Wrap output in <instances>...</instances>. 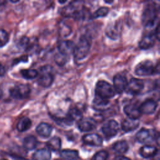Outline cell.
<instances>
[{"label": "cell", "mask_w": 160, "mask_h": 160, "mask_svg": "<svg viewBox=\"0 0 160 160\" xmlns=\"http://www.w3.org/2000/svg\"><path fill=\"white\" fill-rule=\"evenodd\" d=\"M91 46V40L86 35H82L76 45H75L73 55L76 61H81L86 58L89 53Z\"/></svg>", "instance_id": "obj_1"}, {"label": "cell", "mask_w": 160, "mask_h": 160, "mask_svg": "<svg viewBox=\"0 0 160 160\" xmlns=\"http://www.w3.org/2000/svg\"><path fill=\"white\" fill-rule=\"evenodd\" d=\"M54 78V69L52 66L45 65L41 67L39 72H38V83L39 85L44 88H48L52 84Z\"/></svg>", "instance_id": "obj_2"}, {"label": "cell", "mask_w": 160, "mask_h": 160, "mask_svg": "<svg viewBox=\"0 0 160 160\" xmlns=\"http://www.w3.org/2000/svg\"><path fill=\"white\" fill-rule=\"evenodd\" d=\"M95 93L96 96L108 100L115 96L116 91L111 84L107 81L100 80L96 83Z\"/></svg>", "instance_id": "obj_3"}, {"label": "cell", "mask_w": 160, "mask_h": 160, "mask_svg": "<svg viewBox=\"0 0 160 160\" xmlns=\"http://www.w3.org/2000/svg\"><path fill=\"white\" fill-rule=\"evenodd\" d=\"M134 72L139 76H148L159 72L153 62L149 60H146L139 63L135 68Z\"/></svg>", "instance_id": "obj_4"}, {"label": "cell", "mask_w": 160, "mask_h": 160, "mask_svg": "<svg viewBox=\"0 0 160 160\" xmlns=\"http://www.w3.org/2000/svg\"><path fill=\"white\" fill-rule=\"evenodd\" d=\"M158 18V9L154 5H148L142 13V21L145 27H151Z\"/></svg>", "instance_id": "obj_5"}, {"label": "cell", "mask_w": 160, "mask_h": 160, "mask_svg": "<svg viewBox=\"0 0 160 160\" xmlns=\"http://www.w3.org/2000/svg\"><path fill=\"white\" fill-rule=\"evenodd\" d=\"M31 92V88L28 84L16 85L9 90L11 97L16 99H22L29 96Z\"/></svg>", "instance_id": "obj_6"}, {"label": "cell", "mask_w": 160, "mask_h": 160, "mask_svg": "<svg viewBox=\"0 0 160 160\" xmlns=\"http://www.w3.org/2000/svg\"><path fill=\"white\" fill-rule=\"evenodd\" d=\"M62 14L66 17H71L76 19H79L84 17V11L82 9H79L78 6L75 4V2H73L64 8Z\"/></svg>", "instance_id": "obj_7"}, {"label": "cell", "mask_w": 160, "mask_h": 160, "mask_svg": "<svg viewBox=\"0 0 160 160\" xmlns=\"http://www.w3.org/2000/svg\"><path fill=\"white\" fill-rule=\"evenodd\" d=\"M102 132L106 138H111L115 136L119 129L118 122L114 120L111 119L106 121L102 126Z\"/></svg>", "instance_id": "obj_8"}, {"label": "cell", "mask_w": 160, "mask_h": 160, "mask_svg": "<svg viewBox=\"0 0 160 160\" xmlns=\"http://www.w3.org/2000/svg\"><path fill=\"white\" fill-rule=\"evenodd\" d=\"M144 87V84L142 79L132 78L129 82H128L125 91L127 93L131 95H137L140 93Z\"/></svg>", "instance_id": "obj_9"}, {"label": "cell", "mask_w": 160, "mask_h": 160, "mask_svg": "<svg viewBox=\"0 0 160 160\" xmlns=\"http://www.w3.org/2000/svg\"><path fill=\"white\" fill-rule=\"evenodd\" d=\"M75 44L71 40H61L58 44L59 53L68 56L73 53Z\"/></svg>", "instance_id": "obj_10"}, {"label": "cell", "mask_w": 160, "mask_h": 160, "mask_svg": "<svg viewBox=\"0 0 160 160\" xmlns=\"http://www.w3.org/2000/svg\"><path fill=\"white\" fill-rule=\"evenodd\" d=\"M128 84L127 78L122 74H117L113 78V88L118 93H122L126 90Z\"/></svg>", "instance_id": "obj_11"}, {"label": "cell", "mask_w": 160, "mask_h": 160, "mask_svg": "<svg viewBox=\"0 0 160 160\" xmlns=\"http://www.w3.org/2000/svg\"><path fill=\"white\" fill-rule=\"evenodd\" d=\"M78 127L82 132H88L96 127V123L95 120L91 118H82L78 121Z\"/></svg>", "instance_id": "obj_12"}, {"label": "cell", "mask_w": 160, "mask_h": 160, "mask_svg": "<svg viewBox=\"0 0 160 160\" xmlns=\"http://www.w3.org/2000/svg\"><path fill=\"white\" fill-rule=\"evenodd\" d=\"M154 133L150 129L142 128L136 134V139L141 143L150 142L155 139Z\"/></svg>", "instance_id": "obj_13"}, {"label": "cell", "mask_w": 160, "mask_h": 160, "mask_svg": "<svg viewBox=\"0 0 160 160\" xmlns=\"http://www.w3.org/2000/svg\"><path fill=\"white\" fill-rule=\"evenodd\" d=\"M157 106L158 104L155 101L152 99H147L140 105L139 108L141 114H151L156 111Z\"/></svg>", "instance_id": "obj_14"}, {"label": "cell", "mask_w": 160, "mask_h": 160, "mask_svg": "<svg viewBox=\"0 0 160 160\" xmlns=\"http://www.w3.org/2000/svg\"><path fill=\"white\" fill-rule=\"evenodd\" d=\"M156 36L153 33L146 34L142 36L139 42V47L143 50H147L151 48L155 43Z\"/></svg>", "instance_id": "obj_15"}, {"label": "cell", "mask_w": 160, "mask_h": 160, "mask_svg": "<svg viewBox=\"0 0 160 160\" xmlns=\"http://www.w3.org/2000/svg\"><path fill=\"white\" fill-rule=\"evenodd\" d=\"M82 141L84 143L93 146H100L102 144L101 136L96 133L85 134L82 137Z\"/></svg>", "instance_id": "obj_16"}, {"label": "cell", "mask_w": 160, "mask_h": 160, "mask_svg": "<svg viewBox=\"0 0 160 160\" xmlns=\"http://www.w3.org/2000/svg\"><path fill=\"white\" fill-rule=\"evenodd\" d=\"M124 112L128 118L133 119H139L141 116L139 107L134 104H128L124 107Z\"/></svg>", "instance_id": "obj_17"}, {"label": "cell", "mask_w": 160, "mask_h": 160, "mask_svg": "<svg viewBox=\"0 0 160 160\" xmlns=\"http://www.w3.org/2000/svg\"><path fill=\"white\" fill-rule=\"evenodd\" d=\"M139 119H133L130 118H126L121 122V128L126 132H131L139 127Z\"/></svg>", "instance_id": "obj_18"}, {"label": "cell", "mask_w": 160, "mask_h": 160, "mask_svg": "<svg viewBox=\"0 0 160 160\" xmlns=\"http://www.w3.org/2000/svg\"><path fill=\"white\" fill-rule=\"evenodd\" d=\"M52 126L46 122H41L38 124L36 129V131L38 135L44 138L49 137L52 132Z\"/></svg>", "instance_id": "obj_19"}, {"label": "cell", "mask_w": 160, "mask_h": 160, "mask_svg": "<svg viewBox=\"0 0 160 160\" xmlns=\"http://www.w3.org/2000/svg\"><path fill=\"white\" fill-rule=\"evenodd\" d=\"M158 152V149L156 146L152 145H144L139 150L140 155L144 158L153 157Z\"/></svg>", "instance_id": "obj_20"}, {"label": "cell", "mask_w": 160, "mask_h": 160, "mask_svg": "<svg viewBox=\"0 0 160 160\" xmlns=\"http://www.w3.org/2000/svg\"><path fill=\"white\" fill-rule=\"evenodd\" d=\"M33 160H50L51 151L48 148H42L36 151L32 154Z\"/></svg>", "instance_id": "obj_21"}, {"label": "cell", "mask_w": 160, "mask_h": 160, "mask_svg": "<svg viewBox=\"0 0 160 160\" xmlns=\"http://www.w3.org/2000/svg\"><path fill=\"white\" fill-rule=\"evenodd\" d=\"M23 146L24 148L29 151L35 149L38 144V139H36V137L32 135H29L26 136L24 139H23Z\"/></svg>", "instance_id": "obj_22"}, {"label": "cell", "mask_w": 160, "mask_h": 160, "mask_svg": "<svg viewBox=\"0 0 160 160\" xmlns=\"http://www.w3.org/2000/svg\"><path fill=\"white\" fill-rule=\"evenodd\" d=\"M120 32V26L117 22L113 24H109L106 31V33L110 38L115 39H116Z\"/></svg>", "instance_id": "obj_23"}, {"label": "cell", "mask_w": 160, "mask_h": 160, "mask_svg": "<svg viewBox=\"0 0 160 160\" xmlns=\"http://www.w3.org/2000/svg\"><path fill=\"white\" fill-rule=\"evenodd\" d=\"M60 156L63 160H76L79 157V153L76 150L68 149L61 151Z\"/></svg>", "instance_id": "obj_24"}, {"label": "cell", "mask_w": 160, "mask_h": 160, "mask_svg": "<svg viewBox=\"0 0 160 160\" xmlns=\"http://www.w3.org/2000/svg\"><path fill=\"white\" fill-rule=\"evenodd\" d=\"M109 104V102L108 99L96 96L93 101V108L97 111H103L108 108Z\"/></svg>", "instance_id": "obj_25"}, {"label": "cell", "mask_w": 160, "mask_h": 160, "mask_svg": "<svg viewBox=\"0 0 160 160\" xmlns=\"http://www.w3.org/2000/svg\"><path fill=\"white\" fill-rule=\"evenodd\" d=\"M32 124L31 120L28 117H22L21 118L16 126L17 129L19 132H24L29 129Z\"/></svg>", "instance_id": "obj_26"}, {"label": "cell", "mask_w": 160, "mask_h": 160, "mask_svg": "<svg viewBox=\"0 0 160 160\" xmlns=\"http://www.w3.org/2000/svg\"><path fill=\"white\" fill-rule=\"evenodd\" d=\"M46 146L49 150L54 151H59L61 146V140L57 136L52 137L46 142Z\"/></svg>", "instance_id": "obj_27"}, {"label": "cell", "mask_w": 160, "mask_h": 160, "mask_svg": "<svg viewBox=\"0 0 160 160\" xmlns=\"http://www.w3.org/2000/svg\"><path fill=\"white\" fill-rule=\"evenodd\" d=\"M112 149L114 151L118 153L122 154V153L126 152L128 151L129 145L128 142L124 140L118 141L113 144Z\"/></svg>", "instance_id": "obj_28"}, {"label": "cell", "mask_w": 160, "mask_h": 160, "mask_svg": "<svg viewBox=\"0 0 160 160\" xmlns=\"http://www.w3.org/2000/svg\"><path fill=\"white\" fill-rule=\"evenodd\" d=\"M66 118L69 119V121L72 123L74 121H79L82 118V112L79 109L76 108H73L69 111Z\"/></svg>", "instance_id": "obj_29"}, {"label": "cell", "mask_w": 160, "mask_h": 160, "mask_svg": "<svg viewBox=\"0 0 160 160\" xmlns=\"http://www.w3.org/2000/svg\"><path fill=\"white\" fill-rule=\"evenodd\" d=\"M21 74V76L26 79H32L38 76V71L33 69H22Z\"/></svg>", "instance_id": "obj_30"}, {"label": "cell", "mask_w": 160, "mask_h": 160, "mask_svg": "<svg viewBox=\"0 0 160 160\" xmlns=\"http://www.w3.org/2000/svg\"><path fill=\"white\" fill-rule=\"evenodd\" d=\"M109 12V8L107 7H101L98 8L92 15V18H98L105 17Z\"/></svg>", "instance_id": "obj_31"}, {"label": "cell", "mask_w": 160, "mask_h": 160, "mask_svg": "<svg viewBox=\"0 0 160 160\" xmlns=\"http://www.w3.org/2000/svg\"><path fill=\"white\" fill-rule=\"evenodd\" d=\"M108 158V152L104 150H101L97 152L91 160H107Z\"/></svg>", "instance_id": "obj_32"}, {"label": "cell", "mask_w": 160, "mask_h": 160, "mask_svg": "<svg viewBox=\"0 0 160 160\" xmlns=\"http://www.w3.org/2000/svg\"><path fill=\"white\" fill-rule=\"evenodd\" d=\"M9 39L8 33L5 30L0 29V48L5 46L8 42Z\"/></svg>", "instance_id": "obj_33"}, {"label": "cell", "mask_w": 160, "mask_h": 160, "mask_svg": "<svg viewBox=\"0 0 160 160\" xmlns=\"http://www.w3.org/2000/svg\"><path fill=\"white\" fill-rule=\"evenodd\" d=\"M68 56L62 55L60 53L57 54L54 57V61L56 64H58L59 66H62L64 65L68 61Z\"/></svg>", "instance_id": "obj_34"}, {"label": "cell", "mask_w": 160, "mask_h": 160, "mask_svg": "<svg viewBox=\"0 0 160 160\" xmlns=\"http://www.w3.org/2000/svg\"><path fill=\"white\" fill-rule=\"evenodd\" d=\"M29 43V39L26 36H23L22 38H21L19 41V44L21 45V46H22L24 49L28 48Z\"/></svg>", "instance_id": "obj_35"}, {"label": "cell", "mask_w": 160, "mask_h": 160, "mask_svg": "<svg viewBox=\"0 0 160 160\" xmlns=\"http://www.w3.org/2000/svg\"><path fill=\"white\" fill-rule=\"evenodd\" d=\"M5 72H6V70L4 67L0 63V76H4Z\"/></svg>", "instance_id": "obj_36"}, {"label": "cell", "mask_w": 160, "mask_h": 160, "mask_svg": "<svg viewBox=\"0 0 160 160\" xmlns=\"http://www.w3.org/2000/svg\"><path fill=\"white\" fill-rule=\"evenodd\" d=\"M116 160H131L129 158L123 156H118L116 158Z\"/></svg>", "instance_id": "obj_37"}, {"label": "cell", "mask_w": 160, "mask_h": 160, "mask_svg": "<svg viewBox=\"0 0 160 160\" xmlns=\"http://www.w3.org/2000/svg\"><path fill=\"white\" fill-rule=\"evenodd\" d=\"M15 160H29L28 159H26L24 158H21V157H18V158H16L15 159Z\"/></svg>", "instance_id": "obj_38"}, {"label": "cell", "mask_w": 160, "mask_h": 160, "mask_svg": "<svg viewBox=\"0 0 160 160\" xmlns=\"http://www.w3.org/2000/svg\"><path fill=\"white\" fill-rule=\"evenodd\" d=\"M6 2V1H0V5H3Z\"/></svg>", "instance_id": "obj_39"}, {"label": "cell", "mask_w": 160, "mask_h": 160, "mask_svg": "<svg viewBox=\"0 0 160 160\" xmlns=\"http://www.w3.org/2000/svg\"><path fill=\"white\" fill-rule=\"evenodd\" d=\"M112 2H113V1H105L106 3H109H109H112Z\"/></svg>", "instance_id": "obj_40"}, {"label": "cell", "mask_w": 160, "mask_h": 160, "mask_svg": "<svg viewBox=\"0 0 160 160\" xmlns=\"http://www.w3.org/2000/svg\"><path fill=\"white\" fill-rule=\"evenodd\" d=\"M56 160H63V159H56Z\"/></svg>", "instance_id": "obj_41"}, {"label": "cell", "mask_w": 160, "mask_h": 160, "mask_svg": "<svg viewBox=\"0 0 160 160\" xmlns=\"http://www.w3.org/2000/svg\"><path fill=\"white\" fill-rule=\"evenodd\" d=\"M1 160H7V159H1Z\"/></svg>", "instance_id": "obj_42"}]
</instances>
